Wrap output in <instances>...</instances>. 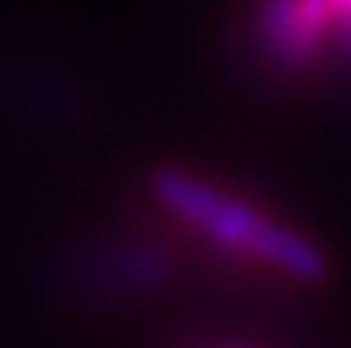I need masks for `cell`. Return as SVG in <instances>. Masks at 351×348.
Returning a JSON list of instances; mask_svg holds the SVG:
<instances>
[{
	"label": "cell",
	"instance_id": "6da1fadb",
	"mask_svg": "<svg viewBox=\"0 0 351 348\" xmlns=\"http://www.w3.org/2000/svg\"><path fill=\"white\" fill-rule=\"evenodd\" d=\"M154 188L164 198V205L181 212L188 222L202 226L219 242L242 249L249 256H259V259H266L293 277H304V280L324 277V259L307 239L273 226L249 205L232 202V198L219 195L215 188H208L188 174H174V171H160Z\"/></svg>",
	"mask_w": 351,
	"mask_h": 348
},
{
	"label": "cell",
	"instance_id": "7a4b0ae2",
	"mask_svg": "<svg viewBox=\"0 0 351 348\" xmlns=\"http://www.w3.org/2000/svg\"><path fill=\"white\" fill-rule=\"evenodd\" d=\"M335 14L331 0H266L263 34L283 62L304 65L317 55L321 34Z\"/></svg>",
	"mask_w": 351,
	"mask_h": 348
},
{
	"label": "cell",
	"instance_id": "3957f363",
	"mask_svg": "<svg viewBox=\"0 0 351 348\" xmlns=\"http://www.w3.org/2000/svg\"><path fill=\"white\" fill-rule=\"evenodd\" d=\"M335 3V14H348L351 10V0H331Z\"/></svg>",
	"mask_w": 351,
	"mask_h": 348
}]
</instances>
